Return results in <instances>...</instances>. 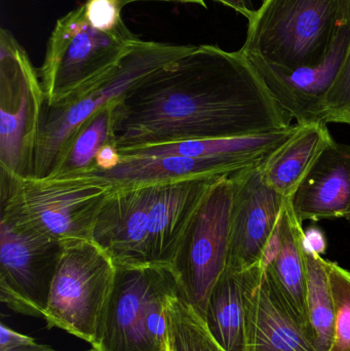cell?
<instances>
[{"label": "cell", "mask_w": 350, "mask_h": 351, "mask_svg": "<svg viewBox=\"0 0 350 351\" xmlns=\"http://www.w3.org/2000/svg\"><path fill=\"white\" fill-rule=\"evenodd\" d=\"M119 154L189 140L282 131L293 117L242 51L199 45L140 80L114 110Z\"/></svg>", "instance_id": "1"}, {"label": "cell", "mask_w": 350, "mask_h": 351, "mask_svg": "<svg viewBox=\"0 0 350 351\" xmlns=\"http://www.w3.org/2000/svg\"><path fill=\"white\" fill-rule=\"evenodd\" d=\"M220 178L114 187L97 217L92 241L115 266L172 265L193 213Z\"/></svg>", "instance_id": "2"}, {"label": "cell", "mask_w": 350, "mask_h": 351, "mask_svg": "<svg viewBox=\"0 0 350 351\" xmlns=\"http://www.w3.org/2000/svg\"><path fill=\"white\" fill-rule=\"evenodd\" d=\"M1 175V219L60 241L92 239L114 186L92 174Z\"/></svg>", "instance_id": "3"}, {"label": "cell", "mask_w": 350, "mask_h": 351, "mask_svg": "<svg viewBox=\"0 0 350 351\" xmlns=\"http://www.w3.org/2000/svg\"><path fill=\"white\" fill-rule=\"evenodd\" d=\"M345 25V0H263L240 51L285 69L316 65Z\"/></svg>", "instance_id": "4"}, {"label": "cell", "mask_w": 350, "mask_h": 351, "mask_svg": "<svg viewBox=\"0 0 350 351\" xmlns=\"http://www.w3.org/2000/svg\"><path fill=\"white\" fill-rule=\"evenodd\" d=\"M182 293L172 265L116 266L92 348L98 351H166L168 306Z\"/></svg>", "instance_id": "5"}, {"label": "cell", "mask_w": 350, "mask_h": 351, "mask_svg": "<svg viewBox=\"0 0 350 351\" xmlns=\"http://www.w3.org/2000/svg\"><path fill=\"white\" fill-rule=\"evenodd\" d=\"M195 47L138 39L121 63L94 86L59 104L45 105L35 145L32 176H49L64 146L97 111L119 100L140 80L190 53Z\"/></svg>", "instance_id": "6"}, {"label": "cell", "mask_w": 350, "mask_h": 351, "mask_svg": "<svg viewBox=\"0 0 350 351\" xmlns=\"http://www.w3.org/2000/svg\"><path fill=\"white\" fill-rule=\"evenodd\" d=\"M125 22L111 31L95 28L84 5L57 21L47 43L40 80L45 105L84 92L110 73L138 40Z\"/></svg>", "instance_id": "7"}, {"label": "cell", "mask_w": 350, "mask_h": 351, "mask_svg": "<svg viewBox=\"0 0 350 351\" xmlns=\"http://www.w3.org/2000/svg\"><path fill=\"white\" fill-rule=\"evenodd\" d=\"M116 266L92 239L62 241V254L43 319L92 344L114 284Z\"/></svg>", "instance_id": "8"}, {"label": "cell", "mask_w": 350, "mask_h": 351, "mask_svg": "<svg viewBox=\"0 0 350 351\" xmlns=\"http://www.w3.org/2000/svg\"><path fill=\"white\" fill-rule=\"evenodd\" d=\"M45 94L40 75L10 31L0 30V172L32 176Z\"/></svg>", "instance_id": "9"}, {"label": "cell", "mask_w": 350, "mask_h": 351, "mask_svg": "<svg viewBox=\"0 0 350 351\" xmlns=\"http://www.w3.org/2000/svg\"><path fill=\"white\" fill-rule=\"evenodd\" d=\"M232 190V175L212 184L187 224L172 264L183 297L203 319L210 294L227 267Z\"/></svg>", "instance_id": "10"}, {"label": "cell", "mask_w": 350, "mask_h": 351, "mask_svg": "<svg viewBox=\"0 0 350 351\" xmlns=\"http://www.w3.org/2000/svg\"><path fill=\"white\" fill-rule=\"evenodd\" d=\"M62 241L0 220V301L14 313L45 317Z\"/></svg>", "instance_id": "11"}, {"label": "cell", "mask_w": 350, "mask_h": 351, "mask_svg": "<svg viewBox=\"0 0 350 351\" xmlns=\"http://www.w3.org/2000/svg\"><path fill=\"white\" fill-rule=\"evenodd\" d=\"M259 164L232 175L234 190L227 267L236 271L259 264L287 202L263 181Z\"/></svg>", "instance_id": "12"}, {"label": "cell", "mask_w": 350, "mask_h": 351, "mask_svg": "<svg viewBox=\"0 0 350 351\" xmlns=\"http://www.w3.org/2000/svg\"><path fill=\"white\" fill-rule=\"evenodd\" d=\"M349 38L347 24L326 59L316 65L296 69H285L259 58L246 57L279 104L298 125H308L324 121L325 101L347 57Z\"/></svg>", "instance_id": "13"}, {"label": "cell", "mask_w": 350, "mask_h": 351, "mask_svg": "<svg viewBox=\"0 0 350 351\" xmlns=\"http://www.w3.org/2000/svg\"><path fill=\"white\" fill-rule=\"evenodd\" d=\"M245 351H316L308 332L259 264L242 271Z\"/></svg>", "instance_id": "14"}, {"label": "cell", "mask_w": 350, "mask_h": 351, "mask_svg": "<svg viewBox=\"0 0 350 351\" xmlns=\"http://www.w3.org/2000/svg\"><path fill=\"white\" fill-rule=\"evenodd\" d=\"M291 202L301 222L350 221V146L335 142L325 150Z\"/></svg>", "instance_id": "15"}, {"label": "cell", "mask_w": 350, "mask_h": 351, "mask_svg": "<svg viewBox=\"0 0 350 351\" xmlns=\"http://www.w3.org/2000/svg\"><path fill=\"white\" fill-rule=\"evenodd\" d=\"M260 162L246 156L121 158L116 168L92 174L100 176L114 187H121L195 178L224 177Z\"/></svg>", "instance_id": "16"}, {"label": "cell", "mask_w": 350, "mask_h": 351, "mask_svg": "<svg viewBox=\"0 0 350 351\" xmlns=\"http://www.w3.org/2000/svg\"><path fill=\"white\" fill-rule=\"evenodd\" d=\"M335 143L325 121L299 125L293 137L259 164L263 181L284 197H293L325 150Z\"/></svg>", "instance_id": "17"}, {"label": "cell", "mask_w": 350, "mask_h": 351, "mask_svg": "<svg viewBox=\"0 0 350 351\" xmlns=\"http://www.w3.org/2000/svg\"><path fill=\"white\" fill-rule=\"evenodd\" d=\"M301 224L289 198L284 206L282 217L281 250L267 270L294 317L308 335L305 251Z\"/></svg>", "instance_id": "18"}, {"label": "cell", "mask_w": 350, "mask_h": 351, "mask_svg": "<svg viewBox=\"0 0 350 351\" xmlns=\"http://www.w3.org/2000/svg\"><path fill=\"white\" fill-rule=\"evenodd\" d=\"M203 319L224 350L245 351L242 271L226 267L210 294Z\"/></svg>", "instance_id": "19"}, {"label": "cell", "mask_w": 350, "mask_h": 351, "mask_svg": "<svg viewBox=\"0 0 350 351\" xmlns=\"http://www.w3.org/2000/svg\"><path fill=\"white\" fill-rule=\"evenodd\" d=\"M92 114L70 138L49 175L90 174L96 170V156L107 144L115 145V104Z\"/></svg>", "instance_id": "20"}, {"label": "cell", "mask_w": 350, "mask_h": 351, "mask_svg": "<svg viewBox=\"0 0 350 351\" xmlns=\"http://www.w3.org/2000/svg\"><path fill=\"white\" fill-rule=\"evenodd\" d=\"M305 266L308 337L316 351H330L335 315L326 260L305 252Z\"/></svg>", "instance_id": "21"}, {"label": "cell", "mask_w": 350, "mask_h": 351, "mask_svg": "<svg viewBox=\"0 0 350 351\" xmlns=\"http://www.w3.org/2000/svg\"><path fill=\"white\" fill-rule=\"evenodd\" d=\"M168 343L172 351H226L210 333L205 319L185 300L182 293L168 306Z\"/></svg>", "instance_id": "22"}, {"label": "cell", "mask_w": 350, "mask_h": 351, "mask_svg": "<svg viewBox=\"0 0 350 351\" xmlns=\"http://www.w3.org/2000/svg\"><path fill=\"white\" fill-rule=\"evenodd\" d=\"M334 304V336L330 351H350V271L326 260Z\"/></svg>", "instance_id": "23"}, {"label": "cell", "mask_w": 350, "mask_h": 351, "mask_svg": "<svg viewBox=\"0 0 350 351\" xmlns=\"http://www.w3.org/2000/svg\"><path fill=\"white\" fill-rule=\"evenodd\" d=\"M345 12L350 28V0H345ZM324 121L350 125V38L347 57L325 101Z\"/></svg>", "instance_id": "24"}, {"label": "cell", "mask_w": 350, "mask_h": 351, "mask_svg": "<svg viewBox=\"0 0 350 351\" xmlns=\"http://www.w3.org/2000/svg\"><path fill=\"white\" fill-rule=\"evenodd\" d=\"M84 5L88 22L99 30H114L123 22V4L118 0H86Z\"/></svg>", "instance_id": "25"}, {"label": "cell", "mask_w": 350, "mask_h": 351, "mask_svg": "<svg viewBox=\"0 0 350 351\" xmlns=\"http://www.w3.org/2000/svg\"><path fill=\"white\" fill-rule=\"evenodd\" d=\"M282 217H283V213H282L281 219H279L277 227H275L273 234L269 237L268 241H267L266 245H265L264 250H263L262 257H261L260 262H259V265L264 268V269H267L273 264L275 258L279 255V250H281Z\"/></svg>", "instance_id": "26"}, {"label": "cell", "mask_w": 350, "mask_h": 351, "mask_svg": "<svg viewBox=\"0 0 350 351\" xmlns=\"http://www.w3.org/2000/svg\"><path fill=\"white\" fill-rule=\"evenodd\" d=\"M121 162V156L114 144L103 146L96 156V170L94 172H106L116 168Z\"/></svg>", "instance_id": "27"}, {"label": "cell", "mask_w": 350, "mask_h": 351, "mask_svg": "<svg viewBox=\"0 0 350 351\" xmlns=\"http://www.w3.org/2000/svg\"><path fill=\"white\" fill-rule=\"evenodd\" d=\"M34 341L33 338L18 333L10 328L6 327L4 324L0 325V351L12 350Z\"/></svg>", "instance_id": "28"}, {"label": "cell", "mask_w": 350, "mask_h": 351, "mask_svg": "<svg viewBox=\"0 0 350 351\" xmlns=\"http://www.w3.org/2000/svg\"><path fill=\"white\" fill-rule=\"evenodd\" d=\"M303 247L306 253L323 255L326 253L327 241L325 233L316 227L304 231Z\"/></svg>", "instance_id": "29"}, {"label": "cell", "mask_w": 350, "mask_h": 351, "mask_svg": "<svg viewBox=\"0 0 350 351\" xmlns=\"http://www.w3.org/2000/svg\"><path fill=\"white\" fill-rule=\"evenodd\" d=\"M215 1L220 2V3L232 8V10L238 12V14L244 16L245 18L248 19V21L252 19L253 14L255 12V10H251L249 8L248 4L246 3L245 0H215Z\"/></svg>", "instance_id": "30"}, {"label": "cell", "mask_w": 350, "mask_h": 351, "mask_svg": "<svg viewBox=\"0 0 350 351\" xmlns=\"http://www.w3.org/2000/svg\"><path fill=\"white\" fill-rule=\"evenodd\" d=\"M10 351H58L51 348V346H45V344H38L36 341L32 343L27 344V346H21V348H14V350ZM86 351H98L92 348V350Z\"/></svg>", "instance_id": "31"}, {"label": "cell", "mask_w": 350, "mask_h": 351, "mask_svg": "<svg viewBox=\"0 0 350 351\" xmlns=\"http://www.w3.org/2000/svg\"><path fill=\"white\" fill-rule=\"evenodd\" d=\"M119 2L123 4V6L127 4L132 3V2L137 1H166V2H179V3H192L197 4V5L207 8V3L205 0H118Z\"/></svg>", "instance_id": "32"}, {"label": "cell", "mask_w": 350, "mask_h": 351, "mask_svg": "<svg viewBox=\"0 0 350 351\" xmlns=\"http://www.w3.org/2000/svg\"><path fill=\"white\" fill-rule=\"evenodd\" d=\"M166 351H172L171 350L170 346H168H168H166Z\"/></svg>", "instance_id": "33"}, {"label": "cell", "mask_w": 350, "mask_h": 351, "mask_svg": "<svg viewBox=\"0 0 350 351\" xmlns=\"http://www.w3.org/2000/svg\"><path fill=\"white\" fill-rule=\"evenodd\" d=\"M166 346H168V344H166Z\"/></svg>", "instance_id": "34"}]
</instances>
